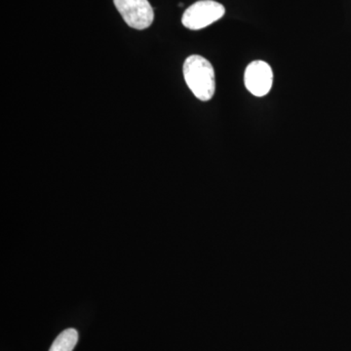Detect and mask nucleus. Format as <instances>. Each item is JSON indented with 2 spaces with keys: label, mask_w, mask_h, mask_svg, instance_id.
Returning <instances> with one entry per match:
<instances>
[{
  "label": "nucleus",
  "mask_w": 351,
  "mask_h": 351,
  "mask_svg": "<svg viewBox=\"0 0 351 351\" xmlns=\"http://www.w3.org/2000/svg\"><path fill=\"white\" fill-rule=\"evenodd\" d=\"M184 76L186 84L198 100L207 101L216 91V78L213 66L205 58L193 55L184 64Z\"/></svg>",
  "instance_id": "obj_1"
},
{
  "label": "nucleus",
  "mask_w": 351,
  "mask_h": 351,
  "mask_svg": "<svg viewBox=\"0 0 351 351\" xmlns=\"http://www.w3.org/2000/svg\"><path fill=\"white\" fill-rule=\"evenodd\" d=\"M225 13L223 4L214 0H200L184 11L182 23L186 29L198 31L217 22Z\"/></svg>",
  "instance_id": "obj_2"
},
{
  "label": "nucleus",
  "mask_w": 351,
  "mask_h": 351,
  "mask_svg": "<svg viewBox=\"0 0 351 351\" xmlns=\"http://www.w3.org/2000/svg\"><path fill=\"white\" fill-rule=\"evenodd\" d=\"M113 2L126 24L133 29H147L154 22V9L147 0H113Z\"/></svg>",
  "instance_id": "obj_3"
},
{
  "label": "nucleus",
  "mask_w": 351,
  "mask_h": 351,
  "mask_svg": "<svg viewBox=\"0 0 351 351\" xmlns=\"http://www.w3.org/2000/svg\"><path fill=\"white\" fill-rule=\"evenodd\" d=\"M274 73L269 64L254 61L246 68L244 83L247 90L256 97L265 96L272 87Z\"/></svg>",
  "instance_id": "obj_4"
},
{
  "label": "nucleus",
  "mask_w": 351,
  "mask_h": 351,
  "mask_svg": "<svg viewBox=\"0 0 351 351\" xmlns=\"http://www.w3.org/2000/svg\"><path fill=\"white\" fill-rule=\"evenodd\" d=\"M78 341V332L69 328L64 330L55 339L49 351H73Z\"/></svg>",
  "instance_id": "obj_5"
}]
</instances>
